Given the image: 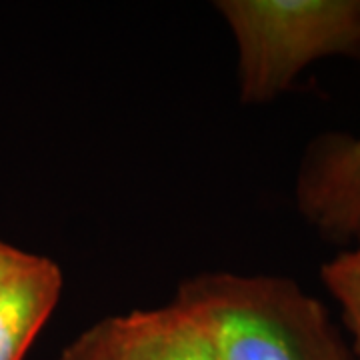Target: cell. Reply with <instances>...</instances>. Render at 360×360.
I'll list each match as a JSON object with an SVG mask.
<instances>
[{
  "mask_svg": "<svg viewBox=\"0 0 360 360\" xmlns=\"http://www.w3.org/2000/svg\"><path fill=\"white\" fill-rule=\"evenodd\" d=\"M172 302L219 360H354L321 302L288 278L210 272L180 283Z\"/></svg>",
  "mask_w": 360,
  "mask_h": 360,
  "instance_id": "6da1fadb",
  "label": "cell"
},
{
  "mask_svg": "<svg viewBox=\"0 0 360 360\" xmlns=\"http://www.w3.org/2000/svg\"><path fill=\"white\" fill-rule=\"evenodd\" d=\"M245 104H264L314 60L360 54V0H219Z\"/></svg>",
  "mask_w": 360,
  "mask_h": 360,
  "instance_id": "7a4b0ae2",
  "label": "cell"
},
{
  "mask_svg": "<svg viewBox=\"0 0 360 360\" xmlns=\"http://www.w3.org/2000/svg\"><path fill=\"white\" fill-rule=\"evenodd\" d=\"M296 202L326 238L354 240L360 229V134L314 142L298 174Z\"/></svg>",
  "mask_w": 360,
  "mask_h": 360,
  "instance_id": "3957f363",
  "label": "cell"
},
{
  "mask_svg": "<svg viewBox=\"0 0 360 360\" xmlns=\"http://www.w3.org/2000/svg\"><path fill=\"white\" fill-rule=\"evenodd\" d=\"M115 360H219L205 328L179 304L104 321Z\"/></svg>",
  "mask_w": 360,
  "mask_h": 360,
  "instance_id": "277c9868",
  "label": "cell"
},
{
  "mask_svg": "<svg viewBox=\"0 0 360 360\" xmlns=\"http://www.w3.org/2000/svg\"><path fill=\"white\" fill-rule=\"evenodd\" d=\"M60 266L28 255L25 264L0 288V360H22L63 292Z\"/></svg>",
  "mask_w": 360,
  "mask_h": 360,
  "instance_id": "5b68a950",
  "label": "cell"
},
{
  "mask_svg": "<svg viewBox=\"0 0 360 360\" xmlns=\"http://www.w3.org/2000/svg\"><path fill=\"white\" fill-rule=\"evenodd\" d=\"M350 250H342L322 266V283L342 309L352 335L354 360H360V229Z\"/></svg>",
  "mask_w": 360,
  "mask_h": 360,
  "instance_id": "8992f818",
  "label": "cell"
},
{
  "mask_svg": "<svg viewBox=\"0 0 360 360\" xmlns=\"http://www.w3.org/2000/svg\"><path fill=\"white\" fill-rule=\"evenodd\" d=\"M58 360H115L108 345L106 324L98 322L77 336L68 347L60 352Z\"/></svg>",
  "mask_w": 360,
  "mask_h": 360,
  "instance_id": "52a82bcc",
  "label": "cell"
},
{
  "mask_svg": "<svg viewBox=\"0 0 360 360\" xmlns=\"http://www.w3.org/2000/svg\"><path fill=\"white\" fill-rule=\"evenodd\" d=\"M28 255H30V252L20 250V248L8 245V243H4V240L0 238V288L8 283V278L25 264V260L28 258Z\"/></svg>",
  "mask_w": 360,
  "mask_h": 360,
  "instance_id": "ba28073f",
  "label": "cell"
}]
</instances>
